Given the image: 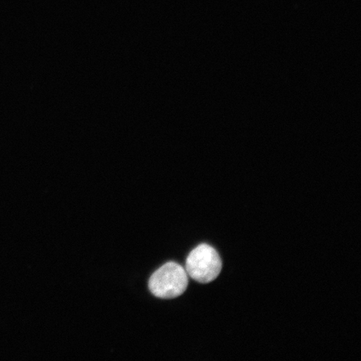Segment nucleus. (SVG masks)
I'll list each match as a JSON object with an SVG mask.
<instances>
[{
  "label": "nucleus",
  "instance_id": "1",
  "mask_svg": "<svg viewBox=\"0 0 361 361\" xmlns=\"http://www.w3.org/2000/svg\"><path fill=\"white\" fill-rule=\"evenodd\" d=\"M148 286L153 295L164 300L175 299L187 290V271L178 264L169 262L152 275Z\"/></svg>",
  "mask_w": 361,
  "mask_h": 361
},
{
  "label": "nucleus",
  "instance_id": "2",
  "mask_svg": "<svg viewBox=\"0 0 361 361\" xmlns=\"http://www.w3.org/2000/svg\"><path fill=\"white\" fill-rule=\"evenodd\" d=\"M222 270V261L213 247L201 245L190 252L186 263L188 275L194 281L207 283L214 281Z\"/></svg>",
  "mask_w": 361,
  "mask_h": 361
}]
</instances>
